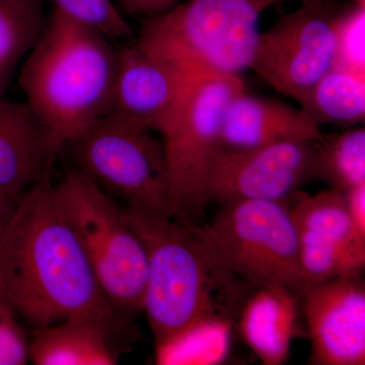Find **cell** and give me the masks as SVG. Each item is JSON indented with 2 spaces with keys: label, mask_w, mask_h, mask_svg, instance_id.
Segmentation results:
<instances>
[{
  "label": "cell",
  "mask_w": 365,
  "mask_h": 365,
  "mask_svg": "<svg viewBox=\"0 0 365 365\" xmlns=\"http://www.w3.org/2000/svg\"><path fill=\"white\" fill-rule=\"evenodd\" d=\"M0 287L14 313L36 328L86 319L120 350L135 338L132 319L103 292L50 182L24 194L0 237Z\"/></svg>",
  "instance_id": "obj_1"
},
{
  "label": "cell",
  "mask_w": 365,
  "mask_h": 365,
  "mask_svg": "<svg viewBox=\"0 0 365 365\" xmlns=\"http://www.w3.org/2000/svg\"><path fill=\"white\" fill-rule=\"evenodd\" d=\"M123 213L148 257L143 312L158 353L200 327L237 318L254 287L223 265L200 227L128 208Z\"/></svg>",
  "instance_id": "obj_2"
},
{
  "label": "cell",
  "mask_w": 365,
  "mask_h": 365,
  "mask_svg": "<svg viewBox=\"0 0 365 365\" xmlns=\"http://www.w3.org/2000/svg\"><path fill=\"white\" fill-rule=\"evenodd\" d=\"M117 61L112 40L53 9L21 64L19 85L61 153L111 113Z\"/></svg>",
  "instance_id": "obj_3"
},
{
  "label": "cell",
  "mask_w": 365,
  "mask_h": 365,
  "mask_svg": "<svg viewBox=\"0 0 365 365\" xmlns=\"http://www.w3.org/2000/svg\"><path fill=\"white\" fill-rule=\"evenodd\" d=\"M279 0H188L144 19L136 44L178 66L241 76L250 68L263 11Z\"/></svg>",
  "instance_id": "obj_4"
},
{
  "label": "cell",
  "mask_w": 365,
  "mask_h": 365,
  "mask_svg": "<svg viewBox=\"0 0 365 365\" xmlns=\"http://www.w3.org/2000/svg\"><path fill=\"white\" fill-rule=\"evenodd\" d=\"M54 190L113 306L130 319L143 312L148 257L140 239L125 220L123 210L76 168L67 170Z\"/></svg>",
  "instance_id": "obj_5"
},
{
  "label": "cell",
  "mask_w": 365,
  "mask_h": 365,
  "mask_svg": "<svg viewBox=\"0 0 365 365\" xmlns=\"http://www.w3.org/2000/svg\"><path fill=\"white\" fill-rule=\"evenodd\" d=\"M222 205L212 222L200 227L223 265L252 287L282 285L302 297L307 285L299 235L287 201Z\"/></svg>",
  "instance_id": "obj_6"
},
{
  "label": "cell",
  "mask_w": 365,
  "mask_h": 365,
  "mask_svg": "<svg viewBox=\"0 0 365 365\" xmlns=\"http://www.w3.org/2000/svg\"><path fill=\"white\" fill-rule=\"evenodd\" d=\"M76 169L127 208L170 216L169 174L163 143L151 131L109 114L67 144Z\"/></svg>",
  "instance_id": "obj_7"
},
{
  "label": "cell",
  "mask_w": 365,
  "mask_h": 365,
  "mask_svg": "<svg viewBox=\"0 0 365 365\" xmlns=\"http://www.w3.org/2000/svg\"><path fill=\"white\" fill-rule=\"evenodd\" d=\"M246 85L241 76L198 69L177 119L163 134L169 174L170 216L187 220L207 204L209 168L222 146L228 101Z\"/></svg>",
  "instance_id": "obj_8"
},
{
  "label": "cell",
  "mask_w": 365,
  "mask_h": 365,
  "mask_svg": "<svg viewBox=\"0 0 365 365\" xmlns=\"http://www.w3.org/2000/svg\"><path fill=\"white\" fill-rule=\"evenodd\" d=\"M349 6L336 0L302 2L260 33L250 69L281 95L302 102L335 64L341 21Z\"/></svg>",
  "instance_id": "obj_9"
},
{
  "label": "cell",
  "mask_w": 365,
  "mask_h": 365,
  "mask_svg": "<svg viewBox=\"0 0 365 365\" xmlns=\"http://www.w3.org/2000/svg\"><path fill=\"white\" fill-rule=\"evenodd\" d=\"M314 140H292L250 148L220 146L209 168L207 202L287 201L317 178Z\"/></svg>",
  "instance_id": "obj_10"
},
{
  "label": "cell",
  "mask_w": 365,
  "mask_h": 365,
  "mask_svg": "<svg viewBox=\"0 0 365 365\" xmlns=\"http://www.w3.org/2000/svg\"><path fill=\"white\" fill-rule=\"evenodd\" d=\"M197 71L153 56L137 44L118 48L110 114L163 135L181 111Z\"/></svg>",
  "instance_id": "obj_11"
},
{
  "label": "cell",
  "mask_w": 365,
  "mask_h": 365,
  "mask_svg": "<svg viewBox=\"0 0 365 365\" xmlns=\"http://www.w3.org/2000/svg\"><path fill=\"white\" fill-rule=\"evenodd\" d=\"M300 299L311 339L309 364L364 365L365 283L361 273L312 285Z\"/></svg>",
  "instance_id": "obj_12"
},
{
  "label": "cell",
  "mask_w": 365,
  "mask_h": 365,
  "mask_svg": "<svg viewBox=\"0 0 365 365\" xmlns=\"http://www.w3.org/2000/svg\"><path fill=\"white\" fill-rule=\"evenodd\" d=\"M60 153L25 101L0 98V188L21 197L33 187L49 182Z\"/></svg>",
  "instance_id": "obj_13"
},
{
  "label": "cell",
  "mask_w": 365,
  "mask_h": 365,
  "mask_svg": "<svg viewBox=\"0 0 365 365\" xmlns=\"http://www.w3.org/2000/svg\"><path fill=\"white\" fill-rule=\"evenodd\" d=\"M302 110L250 95L246 88L228 101L222 120V145L250 148L292 140H317L322 135Z\"/></svg>",
  "instance_id": "obj_14"
},
{
  "label": "cell",
  "mask_w": 365,
  "mask_h": 365,
  "mask_svg": "<svg viewBox=\"0 0 365 365\" xmlns=\"http://www.w3.org/2000/svg\"><path fill=\"white\" fill-rule=\"evenodd\" d=\"M302 313L300 295L282 287H254L237 313L242 340L266 365L287 361L292 340L299 335Z\"/></svg>",
  "instance_id": "obj_15"
},
{
  "label": "cell",
  "mask_w": 365,
  "mask_h": 365,
  "mask_svg": "<svg viewBox=\"0 0 365 365\" xmlns=\"http://www.w3.org/2000/svg\"><path fill=\"white\" fill-rule=\"evenodd\" d=\"M119 354L109 335L86 319L37 327L29 340V361L36 365H113Z\"/></svg>",
  "instance_id": "obj_16"
},
{
  "label": "cell",
  "mask_w": 365,
  "mask_h": 365,
  "mask_svg": "<svg viewBox=\"0 0 365 365\" xmlns=\"http://www.w3.org/2000/svg\"><path fill=\"white\" fill-rule=\"evenodd\" d=\"M289 199L299 241L365 252V237L350 218L343 192L331 188L311 195L297 191Z\"/></svg>",
  "instance_id": "obj_17"
},
{
  "label": "cell",
  "mask_w": 365,
  "mask_h": 365,
  "mask_svg": "<svg viewBox=\"0 0 365 365\" xmlns=\"http://www.w3.org/2000/svg\"><path fill=\"white\" fill-rule=\"evenodd\" d=\"M299 104L319 127H355L365 119V78L333 66Z\"/></svg>",
  "instance_id": "obj_18"
},
{
  "label": "cell",
  "mask_w": 365,
  "mask_h": 365,
  "mask_svg": "<svg viewBox=\"0 0 365 365\" xmlns=\"http://www.w3.org/2000/svg\"><path fill=\"white\" fill-rule=\"evenodd\" d=\"M43 0H0V98L37 44L48 18Z\"/></svg>",
  "instance_id": "obj_19"
},
{
  "label": "cell",
  "mask_w": 365,
  "mask_h": 365,
  "mask_svg": "<svg viewBox=\"0 0 365 365\" xmlns=\"http://www.w3.org/2000/svg\"><path fill=\"white\" fill-rule=\"evenodd\" d=\"M314 144L317 178L343 193L364 184V127H351L330 135L322 134Z\"/></svg>",
  "instance_id": "obj_20"
},
{
  "label": "cell",
  "mask_w": 365,
  "mask_h": 365,
  "mask_svg": "<svg viewBox=\"0 0 365 365\" xmlns=\"http://www.w3.org/2000/svg\"><path fill=\"white\" fill-rule=\"evenodd\" d=\"M44 1V0H43ZM54 9L72 20L98 31L110 40L128 39L130 24L113 0H49Z\"/></svg>",
  "instance_id": "obj_21"
},
{
  "label": "cell",
  "mask_w": 365,
  "mask_h": 365,
  "mask_svg": "<svg viewBox=\"0 0 365 365\" xmlns=\"http://www.w3.org/2000/svg\"><path fill=\"white\" fill-rule=\"evenodd\" d=\"M334 66L365 78V7H348L341 21Z\"/></svg>",
  "instance_id": "obj_22"
},
{
  "label": "cell",
  "mask_w": 365,
  "mask_h": 365,
  "mask_svg": "<svg viewBox=\"0 0 365 365\" xmlns=\"http://www.w3.org/2000/svg\"><path fill=\"white\" fill-rule=\"evenodd\" d=\"M14 316L9 304L0 306V365H24L29 361V340Z\"/></svg>",
  "instance_id": "obj_23"
},
{
  "label": "cell",
  "mask_w": 365,
  "mask_h": 365,
  "mask_svg": "<svg viewBox=\"0 0 365 365\" xmlns=\"http://www.w3.org/2000/svg\"><path fill=\"white\" fill-rule=\"evenodd\" d=\"M118 7L122 13L131 16H158L169 11L179 4V0H116Z\"/></svg>",
  "instance_id": "obj_24"
},
{
  "label": "cell",
  "mask_w": 365,
  "mask_h": 365,
  "mask_svg": "<svg viewBox=\"0 0 365 365\" xmlns=\"http://www.w3.org/2000/svg\"><path fill=\"white\" fill-rule=\"evenodd\" d=\"M346 207L352 222L365 237V182L344 192Z\"/></svg>",
  "instance_id": "obj_25"
},
{
  "label": "cell",
  "mask_w": 365,
  "mask_h": 365,
  "mask_svg": "<svg viewBox=\"0 0 365 365\" xmlns=\"http://www.w3.org/2000/svg\"><path fill=\"white\" fill-rule=\"evenodd\" d=\"M21 197L14 195L6 190L0 188V237L11 222Z\"/></svg>",
  "instance_id": "obj_26"
},
{
  "label": "cell",
  "mask_w": 365,
  "mask_h": 365,
  "mask_svg": "<svg viewBox=\"0 0 365 365\" xmlns=\"http://www.w3.org/2000/svg\"><path fill=\"white\" fill-rule=\"evenodd\" d=\"M6 304H9V302H6V297H4V294H2L1 289H0V306Z\"/></svg>",
  "instance_id": "obj_27"
},
{
  "label": "cell",
  "mask_w": 365,
  "mask_h": 365,
  "mask_svg": "<svg viewBox=\"0 0 365 365\" xmlns=\"http://www.w3.org/2000/svg\"><path fill=\"white\" fill-rule=\"evenodd\" d=\"M354 4L357 6L365 7V0H354Z\"/></svg>",
  "instance_id": "obj_28"
},
{
  "label": "cell",
  "mask_w": 365,
  "mask_h": 365,
  "mask_svg": "<svg viewBox=\"0 0 365 365\" xmlns=\"http://www.w3.org/2000/svg\"><path fill=\"white\" fill-rule=\"evenodd\" d=\"M287 1V0H279V2ZM300 2L309 1V0H299Z\"/></svg>",
  "instance_id": "obj_29"
},
{
  "label": "cell",
  "mask_w": 365,
  "mask_h": 365,
  "mask_svg": "<svg viewBox=\"0 0 365 365\" xmlns=\"http://www.w3.org/2000/svg\"><path fill=\"white\" fill-rule=\"evenodd\" d=\"M0 289H1V287H0ZM1 292H2V289H1ZM2 294H4V292H2Z\"/></svg>",
  "instance_id": "obj_30"
}]
</instances>
